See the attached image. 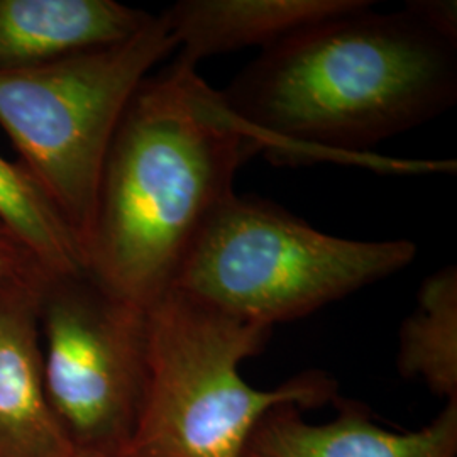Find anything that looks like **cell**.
Listing matches in <instances>:
<instances>
[{
    "mask_svg": "<svg viewBox=\"0 0 457 457\" xmlns=\"http://www.w3.org/2000/svg\"><path fill=\"white\" fill-rule=\"evenodd\" d=\"M262 146L220 92L179 60L151 73L119 120L98 180L85 271L147 311L173 290L202 228Z\"/></svg>",
    "mask_w": 457,
    "mask_h": 457,
    "instance_id": "6da1fadb",
    "label": "cell"
},
{
    "mask_svg": "<svg viewBox=\"0 0 457 457\" xmlns=\"http://www.w3.org/2000/svg\"><path fill=\"white\" fill-rule=\"evenodd\" d=\"M373 5L262 49L220 92L262 151L354 158L454 105L457 41Z\"/></svg>",
    "mask_w": 457,
    "mask_h": 457,
    "instance_id": "7a4b0ae2",
    "label": "cell"
},
{
    "mask_svg": "<svg viewBox=\"0 0 457 457\" xmlns=\"http://www.w3.org/2000/svg\"><path fill=\"white\" fill-rule=\"evenodd\" d=\"M147 379L139 420L122 457H241L268 410L334 403L324 371L275 390L245 383L241 364L262 353L271 327L232 317L173 288L146 311Z\"/></svg>",
    "mask_w": 457,
    "mask_h": 457,
    "instance_id": "3957f363",
    "label": "cell"
},
{
    "mask_svg": "<svg viewBox=\"0 0 457 457\" xmlns=\"http://www.w3.org/2000/svg\"><path fill=\"white\" fill-rule=\"evenodd\" d=\"M415 256L409 239L330 236L277 204L234 194L202 228L173 288L273 328L392 277Z\"/></svg>",
    "mask_w": 457,
    "mask_h": 457,
    "instance_id": "277c9868",
    "label": "cell"
},
{
    "mask_svg": "<svg viewBox=\"0 0 457 457\" xmlns=\"http://www.w3.org/2000/svg\"><path fill=\"white\" fill-rule=\"evenodd\" d=\"M163 14L126 41L0 73V128L19 162L85 245L119 120L153 68L177 51Z\"/></svg>",
    "mask_w": 457,
    "mask_h": 457,
    "instance_id": "5b68a950",
    "label": "cell"
},
{
    "mask_svg": "<svg viewBox=\"0 0 457 457\" xmlns=\"http://www.w3.org/2000/svg\"><path fill=\"white\" fill-rule=\"evenodd\" d=\"M49 407L75 453L120 456L147 379L146 311L87 273L45 279L39 300Z\"/></svg>",
    "mask_w": 457,
    "mask_h": 457,
    "instance_id": "8992f818",
    "label": "cell"
},
{
    "mask_svg": "<svg viewBox=\"0 0 457 457\" xmlns=\"http://www.w3.org/2000/svg\"><path fill=\"white\" fill-rule=\"evenodd\" d=\"M336 417L312 424L295 403L268 410L241 457H457V402H445L430 424L395 432L378 425L370 407L337 396Z\"/></svg>",
    "mask_w": 457,
    "mask_h": 457,
    "instance_id": "52a82bcc",
    "label": "cell"
},
{
    "mask_svg": "<svg viewBox=\"0 0 457 457\" xmlns=\"http://www.w3.org/2000/svg\"><path fill=\"white\" fill-rule=\"evenodd\" d=\"M53 275L0 283V457H71L49 407L39 300Z\"/></svg>",
    "mask_w": 457,
    "mask_h": 457,
    "instance_id": "ba28073f",
    "label": "cell"
},
{
    "mask_svg": "<svg viewBox=\"0 0 457 457\" xmlns=\"http://www.w3.org/2000/svg\"><path fill=\"white\" fill-rule=\"evenodd\" d=\"M151 17L115 0H0V73L126 41Z\"/></svg>",
    "mask_w": 457,
    "mask_h": 457,
    "instance_id": "9c48e42d",
    "label": "cell"
},
{
    "mask_svg": "<svg viewBox=\"0 0 457 457\" xmlns=\"http://www.w3.org/2000/svg\"><path fill=\"white\" fill-rule=\"evenodd\" d=\"M371 0H180L163 14L177 39L179 60L194 66L230 51L275 46L332 17L373 5Z\"/></svg>",
    "mask_w": 457,
    "mask_h": 457,
    "instance_id": "30bf717a",
    "label": "cell"
},
{
    "mask_svg": "<svg viewBox=\"0 0 457 457\" xmlns=\"http://www.w3.org/2000/svg\"><path fill=\"white\" fill-rule=\"evenodd\" d=\"M396 366L407 379H422L445 402H457V268L447 264L425 278L417 309L398 334Z\"/></svg>",
    "mask_w": 457,
    "mask_h": 457,
    "instance_id": "8fae6325",
    "label": "cell"
},
{
    "mask_svg": "<svg viewBox=\"0 0 457 457\" xmlns=\"http://www.w3.org/2000/svg\"><path fill=\"white\" fill-rule=\"evenodd\" d=\"M0 220L28 245L49 275L87 273L82 245L62 213L21 164L2 156Z\"/></svg>",
    "mask_w": 457,
    "mask_h": 457,
    "instance_id": "7c38bea8",
    "label": "cell"
},
{
    "mask_svg": "<svg viewBox=\"0 0 457 457\" xmlns=\"http://www.w3.org/2000/svg\"><path fill=\"white\" fill-rule=\"evenodd\" d=\"M49 275L16 234L0 220V283Z\"/></svg>",
    "mask_w": 457,
    "mask_h": 457,
    "instance_id": "4fadbf2b",
    "label": "cell"
},
{
    "mask_svg": "<svg viewBox=\"0 0 457 457\" xmlns=\"http://www.w3.org/2000/svg\"><path fill=\"white\" fill-rule=\"evenodd\" d=\"M405 5L436 33L457 41V4L454 0H411Z\"/></svg>",
    "mask_w": 457,
    "mask_h": 457,
    "instance_id": "5bb4252c",
    "label": "cell"
},
{
    "mask_svg": "<svg viewBox=\"0 0 457 457\" xmlns=\"http://www.w3.org/2000/svg\"><path fill=\"white\" fill-rule=\"evenodd\" d=\"M71 457H122L112 456V454H96V453H73Z\"/></svg>",
    "mask_w": 457,
    "mask_h": 457,
    "instance_id": "9a60e30c",
    "label": "cell"
}]
</instances>
